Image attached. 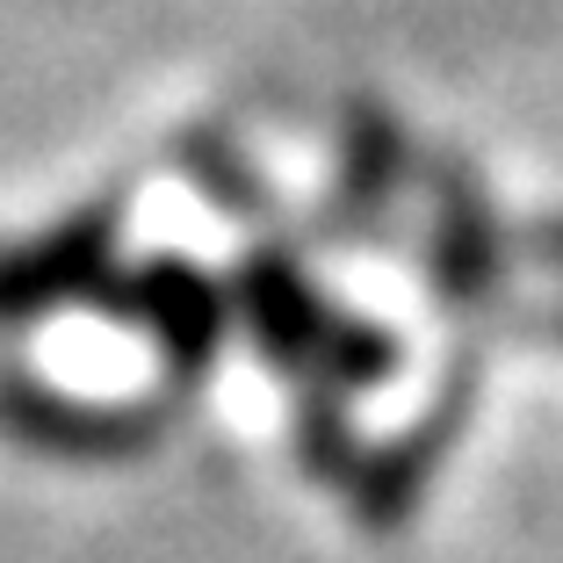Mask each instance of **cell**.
<instances>
[{"mask_svg": "<svg viewBox=\"0 0 563 563\" xmlns=\"http://www.w3.org/2000/svg\"><path fill=\"white\" fill-rule=\"evenodd\" d=\"M109 297L159 340L166 368H181V376H196L224 340V303H217V289L202 275H188V261H152V275L109 282Z\"/></svg>", "mask_w": 563, "mask_h": 563, "instance_id": "cell-2", "label": "cell"}, {"mask_svg": "<svg viewBox=\"0 0 563 563\" xmlns=\"http://www.w3.org/2000/svg\"><path fill=\"white\" fill-rule=\"evenodd\" d=\"M109 246H117V224L101 210L66 217V224H51V232L22 239V246H0V332L36 325V318L95 297L101 282L117 275Z\"/></svg>", "mask_w": 563, "mask_h": 563, "instance_id": "cell-1", "label": "cell"}]
</instances>
